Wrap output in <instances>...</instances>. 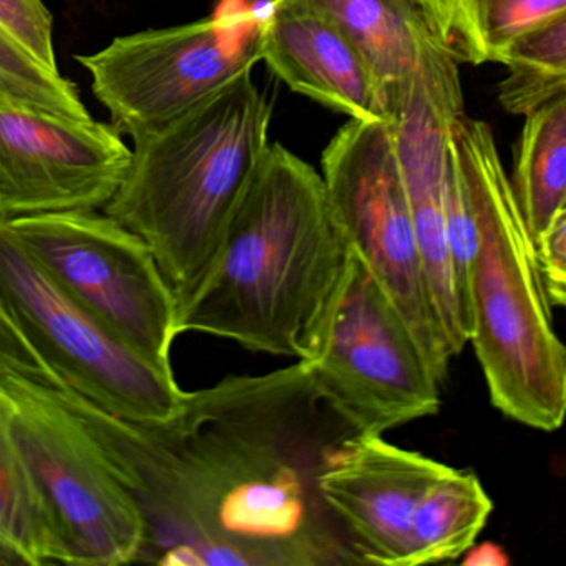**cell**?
<instances>
[{
    "instance_id": "6da1fadb",
    "label": "cell",
    "mask_w": 566,
    "mask_h": 566,
    "mask_svg": "<svg viewBox=\"0 0 566 566\" xmlns=\"http://www.w3.org/2000/svg\"><path fill=\"white\" fill-rule=\"evenodd\" d=\"M49 389L137 503L145 522L138 562L364 565L319 489V476L363 432L304 360L187 392L158 422L115 416L67 387Z\"/></svg>"
},
{
    "instance_id": "7a4b0ae2",
    "label": "cell",
    "mask_w": 566,
    "mask_h": 566,
    "mask_svg": "<svg viewBox=\"0 0 566 566\" xmlns=\"http://www.w3.org/2000/svg\"><path fill=\"white\" fill-rule=\"evenodd\" d=\"M349 244L319 171L270 144L241 195L207 277L178 313V333L307 360Z\"/></svg>"
},
{
    "instance_id": "3957f363",
    "label": "cell",
    "mask_w": 566,
    "mask_h": 566,
    "mask_svg": "<svg viewBox=\"0 0 566 566\" xmlns=\"http://www.w3.org/2000/svg\"><path fill=\"white\" fill-rule=\"evenodd\" d=\"M447 160L472 228L469 344L490 402L522 426L555 432L566 413L565 346L553 329L535 244L492 128L459 115Z\"/></svg>"
},
{
    "instance_id": "277c9868",
    "label": "cell",
    "mask_w": 566,
    "mask_h": 566,
    "mask_svg": "<svg viewBox=\"0 0 566 566\" xmlns=\"http://www.w3.org/2000/svg\"><path fill=\"white\" fill-rule=\"evenodd\" d=\"M251 74L135 138L124 180L102 210L150 248L178 313L213 266L271 144L273 107Z\"/></svg>"
},
{
    "instance_id": "5b68a950",
    "label": "cell",
    "mask_w": 566,
    "mask_h": 566,
    "mask_svg": "<svg viewBox=\"0 0 566 566\" xmlns=\"http://www.w3.org/2000/svg\"><path fill=\"white\" fill-rule=\"evenodd\" d=\"M0 369L67 387L102 409L158 422L185 392L164 369L125 346L67 296L0 223Z\"/></svg>"
},
{
    "instance_id": "8992f818",
    "label": "cell",
    "mask_w": 566,
    "mask_h": 566,
    "mask_svg": "<svg viewBox=\"0 0 566 566\" xmlns=\"http://www.w3.org/2000/svg\"><path fill=\"white\" fill-rule=\"evenodd\" d=\"M0 409L44 503L59 565L138 562L144 516L81 420L48 386L8 369Z\"/></svg>"
},
{
    "instance_id": "52a82bcc",
    "label": "cell",
    "mask_w": 566,
    "mask_h": 566,
    "mask_svg": "<svg viewBox=\"0 0 566 566\" xmlns=\"http://www.w3.org/2000/svg\"><path fill=\"white\" fill-rule=\"evenodd\" d=\"M263 19L224 0L210 18L120 35L78 64L111 125L132 140L187 114L261 61Z\"/></svg>"
},
{
    "instance_id": "ba28073f",
    "label": "cell",
    "mask_w": 566,
    "mask_h": 566,
    "mask_svg": "<svg viewBox=\"0 0 566 566\" xmlns=\"http://www.w3.org/2000/svg\"><path fill=\"white\" fill-rule=\"evenodd\" d=\"M321 177L340 233L443 384L452 356L427 284L389 122L349 118L324 148Z\"/></svg>"
},
{
    "instance_id": "9c48e42d",
    "label": "cell",
    "mask_w": 566,
    "mask_h": 566,
    "mask_svg": "<svg viewBox=\"0 0 566 566\" xmlns=\"http://www.w3.org/2000/svg\"><path fill=\"white\" fill-rule=\"evenodd\" d=\"M51 280L125 346L171 367L178 306L150 248L102 210L0 221Z\"/></svg>"
},
{
    "instance_id": "30bf717a",
    "label": "cell",
    "mask_w": 566,
    "mask_h": 566,
    "mask_svg": "<svg viewBox=\"0 0 566 566\" xmlns=\"http://www.w3.org/2000/svg\"><path fill=\"white\" fill-rule=\"evenodd\" d=\"M304 363L324 396L363 433L384 436L439 412L442 384L399 311L350 248Z\"/></svg>"
},
{
    "instance_id": "8fae6325",
    "label": "cell",
    "mask_w": 566,
    "mask_h": 566,
    "mask_svg": "<svg viewBox=\"0 0 566 566\" xmlns=\"http://www.w3.org/2000/svg\"><path fill=\"white\" fill-rule=\"evenodd\" d=\"M463 111L459 64L430 49L390 107L389 125L417 243L450 356L469 344V323L457 293L449 244L450 128Z\"/></svg>"
},
{
    "instance_id": "7c38bea8",
    "label": "cell",
    "mask_w": 566,
    "mask_h": 566,
    "mask_svg": "<svg viewBox=\"0 0 566 566\" xmlns=\"http://www.w3.org/2000/svg\"><path fill=\"white\" fill-rule=\"evenodd\" d=\"M130 158L112 125L0 104V221L104 210Z\"/></svg>"
},
{
    "instance_id": "4fadbf2b",
    "label": "cell",
    "mask_w": 566,
    "mask_h": 566,
    "mask_svg": "<svg viewBox=\"0 0 566 566\" xmlns=\"http://www.w3.org/2000/svg\"><path fill=\"white\" fill-rule=\"evenodd\" d=\"M447 463L357 433L319 476L323 499L346 526L364 565L409 566L412 520Z\"/></svg>"
},
{
    "instance_id": "5bb4252c",
    "label": "cell",
    "mask_w": 566,
    "mask_h": 566,
    "mask_svg": "<svg viewBox=\"0 0 566 566\" xmlns=\"http://www.w3.org/2000/svg\"><path fill=\"white\" fill-rule=\"evenodd\" d=\"M261 61L291 91L356 120L389 122V105L363 54L301 0H271Z\"/></svg>"
},
{
    "instance_id": "9a60e30c",
    "label": "cell",
    "mask_w": 566,
    "mask_h": 566,
    "mask_svg": "<svg viewBox=\"0 0 566 566\" xmlns=\"http://www.w3.org/2000/svg\"><path fill=\"white\" fill-rule=\"evenodd\" d=\"M356 45L390 107L436 41L413 0H301Z\"/></svg>"
},
{
    "instance_id": "2e32d148",
    "label": "cell",
    "mask_w": 566,
    "mask_h": 566,
    "mask_svg": "<svg viewBox=\"0 0 566 566\" xmlns=\"http://www.w3.org/2000/svg\"><path fill=\"white\" fill-rule=\"evenodd\" d=\"M427 31L455 64H503L516 39L566 14V0H413Z\"/></svg>"
},
{
    "instance_id": "e0dca14e",
    "label": "cell",
    "mask_w": 566,
    "mask_h": 566,
    "mask_svg": "<svg viewBox=\"0 0 566 566\" xmlns=\"http://www.w3.org/2000/svg\"><path fill=\"white\" fill-rule=\"evenodd\" d=\"M493 502L473 472L447 469L430 483L412 520L409 566L462 558L485 528Z\"/></svg>"
},
{
    "instance_id": "ac0fdd59",
    "label": "cell",
    "mask_w": 566,
    "mask_h": 566,
    "mask_svg": "<svg viewBox=\"0 0 566 566\" xmlns=\"http://www.w3.org/2000/svg\"><path fill=\"white\" fill-rule=\"evenodd\" d=\"M525 118L510 180L535 240L566 208V94Z\"/></svg>"
},
{
    "instance_id": "d6986e66",
    "label": "cell",
    "mask_w": 566,
    "mask_h": 566,
    "mask_svg": "<svg viewBox=\"0 0 566 566\" xmlns=\"http://www.w3.org/2000/svg\"><path fill=\"white\" fill-rule=\"evenodd\" d=\"M57 563L44 503L0 409V565Z\"/></svg>"
},
{
    "instance_id": "ffe728a7",
    "label": "cell",
    "mask_w": 566,
    "mask_h": 566,
    "mask_svg": "<svg viewBox=\"0 0 566 566\" xmlns=\"http://www.w3.org/2000/svg\"><path fill=\"white\" fill-rule=\"evenodd\" d=\"M506 77L499 87L503 111L533 114L566 94V14L543 22L506 52Z\"/></svg>"
},
{
    "instance_id": "44dd1931",
    "label": "cell",
    "mask_w": 566,
    "mask_h": 566,
    "mask_svg": "<svg viewBox=\"0 0 566 566\" xmlns=\"http://www.w3.org/2000/svg\"><path fill=\"white\" fill-rule=\"evenodd\" d=\"M0 104L71 120L92 118L74 82L42 64L4 25H0Z\"/></svg>"
},
{
    "instance_id": "7402d4cb",
    "label": "cell",
    "mask_w": 566,
    "mask_h": 566,
    "mask_svg": "<svg viewBox=\"0 0 566 566\" xmlns=\"http://www.w3.org/2000/svg\"><path fill=\"white\" fill-rule=\"evenodd\" d=\"M0 25H4L42 64L59 69L54 19L44 0H0Z\"/></svg>"
},
{
    "instance_id": "603a6c76",
    "label": "cell",
    "mask_w": 566,
    "mask_h": 566,
    "mask_svg": "<svg viewBox=\"0 0 566 566\" xmlns=\"http://www.w3.org/2000/svg\"><path fill=\"white\" fill-rule=\"evenodd\" d=\"M533 244L549 306L563 307L566 301V208L553 218Z\"/></svg>"
}]
</instances>
